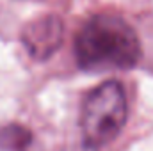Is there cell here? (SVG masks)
Masks as SVG:
<instances>
[{"instance_id":"obj_3","label":"cell","mask_w":153,"mask_h":151,"mask_svg":"<svg viewBox=\"0 0 153 151\" xmlns=\"http://www.w3.org/2000/svg\"><path fill=\"white\" fill-rule=\"evenodd\" d=\"M64 25L55 14H45L29 21L22 30V43L29 55L38 61H48L62 44Z\"/></svg>"},{"instance_id":"obj_2","label":"cell","mask_w":153,"mask_h":151,"mask_svg":"<svg viewBox=\"0 0 153 151\" xmlns=\"http://www.w3.org/2000/svg\"><path fill=\"white\" fill-rule=\"evenodd\" d=\"M128 121V98L121 82L107 80L91 89L80 110V135L85 150L96 151L114 142Z\"/></svg>"},{"instance_id":"obj_1","label":"cell","mask_w":153,"mask_h":151,"mask_svg":"<svg viewBox=\"0 0 153 151\" xmlns=\"http://www.w3.org/2000/svg\"><path fill=\"white\" fill-rule=\"evenodd\" d=\"M141 57L143 44L137 32L117 14H93L75 36L76 64L89 73L132 70Z\"/></svg>"},{"instance_id":"obj_4","label":"cell","mask_w":153,"mask_h":151,"mask_svg":"<svg viewBox=\"0 0 153 151\" xmlns=\"http://www.w3.org/2000/svg\"><path fill=\"white\" fill-rule=\"evenodd\" d=\"M34 142V133L20 123L0 124V151H29Z\"/></svg>"}]
</instances>
